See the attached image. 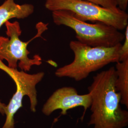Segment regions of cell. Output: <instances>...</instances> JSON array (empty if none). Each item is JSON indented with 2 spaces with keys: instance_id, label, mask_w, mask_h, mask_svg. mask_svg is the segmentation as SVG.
Wrapping results in <instances>:
<instances>
[{
  "instance_id": "6da1fadb",
  "label": "cell",
  "mask_w": 128,
  "mask_h": 128,
  "mask_svg": "<svg viewBox=\"0 0 128 128\" xmlns=\"http://www.w3.org/2000/svg\"><path fill=\"white\" fill-rule=\"evenodd\" d=\"M117 78L114 66L93 78L88 88L91 96L92 114L88 126L93 128H124L128 126V112L120 105L121 96L116 91Z\"/></svg>"
},
{
  "instance_id": "7a4b0ae2",
  "label": "cell",
  "mask_w": 128,
  "mask_h": 128,
  "mask_svg": "<svg viewBox=\"0 0 128 128\" xmlns=\"http://www.w3.org/2000/svg\"><path fill=\"white\" fill-rule=\"evenodd\" d=\"M122 44L110 47L91 46L77 40H72L69 47L74 54L73 61L58 69L55 76L59 78H70L76 81L82 80L92 72L119 61Z\"/></svg>"
},
{
  "instance_id": "3957f363",
  "label": "cell",
  "mask_w": 128,
  "mask_h": 128,
  "mask_svg": "<svg viewBox=\"0 0 128 128\" xmlns=\"http://www.w3.org/2000/svg\"><path fill=\"white\" fill-rule=\"evenodd\" d=\"M53 22L73 30L77 40L91 46L110 47L124 41V34L114 27L102 22L87 23L66 10L52 12Z\"/></svg>"
},
{
  "instance_id": "277c9868",
  "label": "cell",
  "mask_w": 128,
  "mask_h": 128,
  "mask_svg": "<svg viewBox=\"0 0 128 128\" xmlns=\"http://www.w3.org/2000/svg\"><path fill=\"white\" fill-rule=\"evenodd\" d=\"M48 24L42 22L38 23L36 26L37 34L30 41L25 42L20 39L22 32L20 23L18 22H6V33L8 37H0V60H6L8 66L12 68H17L19 61L18 67L25 72L29 71L33 66L40 65L42 58L40 55H35L32 58L28 57L30 52L27 50L28 45L32 40L41 37L48 30Z\"/></svg>"
},
{
  "instance_id": "5b68a950",
  "label": "cell",
  "mask_w": 128,
  "mask_h": 128,
  "mask_svg": "<svg viewBox=\"0 0 128 128\" xmlns=\"http://www.w3.org/2000/svg\"><path fill=\"white\" fill-rule=\"evenodd\" d=\"M45 6L51 12L68 10L80 20L104 23L119 30H125L128 25L126 12L106 9L84 0H46Z\"/></svg>"
},
{
  "instance_id": "8992f818",
  "label": "cell",
  "mask_w": 128,
  "mask_h": 128,
  "mask_svg": "<svg viewBox=\"0 0 128 128\" xmlns=\"http://www.w3.org/2000/svg\"><path fill=\"white\" fill-rule=\"evenodd\" d=\"M0 69L7 74L13 80L16 86V91L6 105L5 114L6 120L2 128H14V115L22 107V100L25 96L30 100V109L33 112H36L38 104L36 86L44 77L43 72L29 74L23 70L9 68L0 60Z\"/></svg>"
},
{
  "instance_id": "52a82bcc",
  "label": "cell",
  "mask_w": 128,
  "mask_h": 128,
  "mask_svg": "<svg viewBox=\"0 0 128 128\" xmlns=\"http://www.w3.org/2000/svg\"><path fill=\"white\" fill-rule=\"evenodd\" d=\"M91 104L90 94L80 95L76 88L64 86L56 89L51 95L43 106L42 112L48 116L55 110H60L61 114L65 115L68 110L82 106L84 109L83 118L86 110L90 107Z\"/></svg>"
},
{
  "instance_id": "ba28073f",
  "label": "cell",
  "mask_w": 128,
  "mask_h": 128,
  "mask_svg": "<svg viewBox=\"0 0 128 128\" xmlns=\"http://www.w3.org/2000/svg\"><path fill=\"white\" fill-rule=\"evenodd\" d=\"M34 10L33 5H19L16 4L14 0H6L0 6V28L10 19L27 18L33 14Z\"/></svg>"
},
{
  "instance_id": "9c48e42d",
  "label": "cell",
  "mask_w": 128,
  "mask_h": 128,
  "mask_svg": "<svg viewBox=\"0 0 128 128\" xmlns=\"http://www.w3.org/2000/svg\"><path fill=\"white\" fill-rule=\"evenodd\" d=\"M117 78L115 81L116 91L121 96L120 103L128 108V60L116 63Z\"/></svg>"
},
{
  "instance_id": "30bf717a",
  "label": "cell",
  "mask_w": 128,
  "mask_h": 128,
  "mask_svg": "<svg viewBox=\"0 0 128 128\" xmlns=\"http://www.w3.org/2000/svg\"><path fill=\"white\" fill-rule=\"evenodd\" d=\"M99 5L106 9L113 10H118L120 9L117 7L115 0H84Z\"/></svg>"
},
{
  "instance_id": "8fae6325",
  "label": "cell",
  "mask_w": 128,
  "mask_h": 128,
  "mask_svg": "<svg viewBox=\"0 0 128 128\" xmlns=\"http://www.w3.org/2000/svg\"><path fill=\"white\" fill-rule=\"evenodd\" d=\"M125 30L124 44H122L120 48L119 61L128 60V25Z\"/></svg>"
},
{
  "instance_id": "7c38bea8",
  "label": "cell",
  "mask_w": 128,
  "mask_h": 128,
  "mask_svg": "<svg viewBox=\"0 0 128 128\" xmlns=\"http://www.w3.org/2000/svg\"><path fill=\"white\" fill-rule=\"evenodd\" d=\"M115 1L120 9L126 12L128 7V0H115Z\"/></svg>"
},
{
  "instance_id": "4fadbf2b",
  "label": "cell",
  "mask_w": 128,
  "mask_h": 128,
  "mask_svg": "<svg viewBox=\"0 0 128 128\" xmlns=\"http://www.w3.org/2000/svg\"><path fill=\"white\" fill-rule=\"evenodd\" d=\"M6 107V105L0 101V113L2 115L5 114Z\"/></svg>"
}]
</instances>
